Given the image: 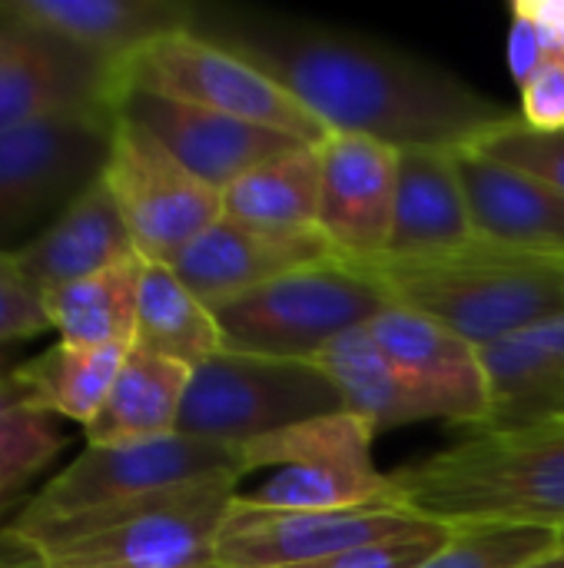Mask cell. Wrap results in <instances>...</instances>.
Segmentation results:
<instances>
[{
  "label": "cell",
  "instance_id": "cell-1",
  "mask_svg": "<svg viewBox=\"0 0 564 568\" xmlns=\"http://www.w3.org/2000/svg\"><path fill=\"white\" fill-rule=\"evenodd\" d=\"M193 30L273 77L329 133L462 150L512 116L462 77L346 27L199 7Z\"/></svg>",
  "mask_w": 564,
  "mask_h": 568
},
{
  "label": "cell",
  "instance_id": "cell-2",
  "mask_svg": "<svg viewBox=\"0 0 564 568\" xmlns=\"http://www.w3.org/2000/svg\"><path fill=\"white\" fill-rule=\"evenodd\" d=\"M396 506L462 526H535L564 532V419L522 429H479L396 473Z\"/></svg>",
  "mask_w": 564,
  "mask_h": 568
},
{
  "label": "cell",
  "instance_id": "cell-3",
  "mask_svg": "<svg viewBox=\"0 0 564 568\" xmlns=\"http://www.w3.org/2000/svg\"><path fill=\"white\" fill-rule=\"evenodd\" d=\"M239 479L60 519H7L0 568H219L216 539Z\"/></svg>",
  "mask_w": 564,
  "mask_h": 568
},
{
  "label": "cell",
  "instance_id": "cell-4",
  "mask_svg": "<svg viewBox=\"0 0 564 568\" xmlns=\"http://www.w3.org/2000/svg\"><path fill=\"white\" fill-rule=\"evenodd\" d=\"M362 263L379 276L392 306L422 313L479 349L564 316V256L472 240L435 256Z\"/></svg>",
  "mask_w": 564,
  "mask_h": 568
},
{
  "label": "cell",
  "instance_id": "cell-5",
  "mask_svg": "<svg viewBox=\"0 0 564 568\" xmlns=\"http://www.w3.org/2000/svg\"><path fill=\"white\" fill-rule=\"evenodd\" d=\"M392 306L362 260H326L213 306L223 349L312 363L332 339Z\"/></svg>",
  "mask_w": 564,
  "mask_h": 568
},
{
  "label": "cell",
  "instance_id": "cell-6",
  "mask_svg": "<svg viewBox=\"0 0 564 568\" xmlns=\"http://www.w3.org/2000/svg\"><path fill=\"white\" fill-rule=\"evenodd\" d=\"M372 439L376 429L346 409L256 439L243 449L233 499L286 513L396 506L392 479L372 459Z\"/></svg>",
  "mask_w": 564,
  "mask_h": 568
},
{
  "label": "cell",
  "instance_id": "cell-7",
  "mask_svg": "<svg viewBox=\"0 0 564 568\" xmlns=\"http://www.w3.org/2000/svg\"><path fill=\"white\" fill-rule=\"evenodd\" d=\"M332 413L342 396L316 363L219 349L193 369L176 433L246 449Z\"/></svg>",
  "mask_w": 564,
  "mask_h": 568
},
{
  "label": "cell",
  "instance_id": "cell-8",
  "mask_svg": "<svg viewBox=\"0 0 564 568\" xmlns=\"http://www.w3.org/2000/svg\"><path fill=\"white\" fill-rule=\"evenodd\" d=\"M126 90L156 93L166 100L193 103L213 113H226L309 146H319L329 130L273 77L249 60L189 30H173L140 47L120 63V97Z\"/></svg>",
  "mask_w": 564,
  "mask_h": 568
},
{
  "label": "cell",
  "instance_id": "cell-9",
  "mask_svg": "<svg viewBox=\"0 0 564 568\" xmlns=\"http://www.w3.org/2000/svg\"><path fill=\"white\" fill-rule=\"evenodd\" d=\"M113 126V110H76L0 130V253L30 243L103 176Z\"/></svg>",
  "mask_w": 564,
  "mask_h": 568
},
{
  "label": "cell",
  "instance_id": "cell-10",
  "mask_svg": "<svg viewBox=\"0 0 564 568\" xmlns=\"http://www.w3.org/2000/svg\"><path fill=\"white\" fill-rule=\"evenodd\" d=\"M239 476L243 449L183 433L126 446H86L70 466L27 496L10 519H60Z\"/></svg>",
  "mask_w": 564,
  "mask_h": 568
},
{
  "label": "cell",
  "instance_id": "cell-11",
  "mask_svg": "<svg viewBox=\"0 0 564 568\" xmlns=\"http://www.w3.org/2000/svg\"><path fill=\"white\" fill-rule=\"evenodd\" d=\"M103 183L113 193L140 256L170 263L223 216V193L189 173L160 140L116 113Z\"/></svg>",
  "mask_w": 564,
  "mask_h": 568
},
{
  "label": "cell",
  "instance_id": "cell-12",
  "mask_svg": "<svg viewBox=\"0 0 564 568\" xmlns=\"http://www.w3.org/2000/svg\"><path fill=\"white\" fill-rule=\"evenodd\" d=\"M425 526L399 506H362V509H256L229 503L216 539L219 568H293L339 552L392 539Z\"/></svg>",
  "mask_w": 564,
  "mask_h": 568
},
{
  "label": "cell",
  "instance_id": "cell-13",
  "mask_svg": "<svg viewBox=\"0 0 564 568\" xmlns=\"http://www.w3.org/2000/svg\"><path fill=\"white\" fill-rule=\"evenodd\" d=\"M7 20H10V37L0 60V130L27 126L76 110L116 113L120 103L116 60L93 53L50 30L20 23L10 13Z\"/></svg>",
  "mask_w": 564,
  "mask_h": 568
},
{
  "label": "cell",
  "instance_id": "cell-14",
  "mask_svg": "<svg viewBox=\"0 0 564 568\" xmlns=\"http://www.w3.org/2000/svg\"><path fill=\"white\" fill-rule=\"evenodd\" d=\"M342 256L319 226L273 230L219 216L193 243H186L166 266L196 293L209 310L259 290L286 273Z\"/></svg>",
  "mask_w": 564,
  "mask_h": 568
},
{
  "label": "cell",
  "instance_id": "cell-15",
  "mask_svg": "<svg viewBox=\"0 0 564 568\" xmlns=\"http://www.w3.org/2000/svg\"><path fill=\"white\" fill-rule=\"evenodd\" d=\"M319 230L346 260L389 253L399 150L362 136L329 133L319 146Z\"/></svg>",
  "mask_w": 564,
  "mask_h": 568
},
{
  "label": "cell",
  "instance_id": "cell-16",
  "mask_svg": "<svg viewBox=\"0 0 564 568\" xmlns=\"http://www.w3.org/2000/svg\"><path fill=\"white\" fill-rule=\"evenodd\" d=\"M116 113L143 126L189 173H196L203 183L216 186L219 193L233 186L243 173L256 170L259 163L289 153L296 146H309L286 133L143 90H126L116 103Z\"/></svg>",
  "mask_w": 564,
  "mask_h": 568
},
{
  "label": "cell",
  "instance_id": "cell-17",
  "mask_svg": "<svg viewBox=\"0 0 564 568\" xmlns=\"http://www.w3.org/2000/svg\"><path fill=\"white\" fill-rule=\"evenodd\" d=\"M369 329L409 383L432 403L439 419L472 426L475 433L485 429L492 396L479 346L406 306H389Z\"/></svg>",
  "mask_w": 564,
  "mask_h": 568
},
{
  "label": "cell",
  "instance_id": "cell-18",
  "mask_svg": "<svg viewBox=\"0 0 564 568\" xmlns=\"http://www.w3.org/2000/svg\"><path fill=\"white\" fill-rule=\"evenodd\" d=\"M455 166L479 240L564 256V196L558 190L472 146L455 150Z\"/></svg>",
  "mask_w": 564,
  "mask_h": 568
},
{
  "label": "cell",
  "instance_id": "cell-19",
  "mask_svg": "<svg viewBox=\"0 0 564 568\" xmlns=\"http://www.w3.org/2000/svg\"><path fill=\"white\" fill-rule=\"evenodd\" d=\"M133 256H140V250L103 176L30 243L10 253L20 276L40 296L103 273Z\"/></svg>",
  "mask_w": 564,
  "mask_h": 568
},
{
  "label": "cell",
  "instance_id": "cell-20",
  "mask_svg": "<svg viewBox=\"0 0 564 568\" xmlns=\"http://www.w3.org/2000/svg\"><path fill=\"white\" fill-rule=\"evenodd\" d=\"M475 236L455 150H399L396 210L386 256H435L469 246Z\"/></svg>",
  "mask_w": 564,
  "mask_h": 568
},
{
  "label": "cell",
  "instance_id": "cell-21",
  "mask_svg": "<svg viewBox=\"0 0 564 568\" xmlns=\"http://www.w3.org/2000/svg\"><path fill=\"white\" fill-rule=\"evenodd\" d=\"M0 7L20 23L66 37L116 63L156 37L189 30L199 17V7L183 0H0Z\"/></svg>",
  "mask_w": 564,
  "mask_h": 568
},
{
  "label": "cell",
  "instance_id": "cell-22",
  "mask_svg": "<svg viewBox=\"0 0 564 568\" xmlns=\"http://www.w3.org/2000/svg\"><path fill=\"white\" fill-rule=\"evenodd\" d=\"M492 416L485 429L564 419V316L519 329L482 349Z\"/></svg>",
  "mask_w": 564,
  "mask_h": 568
},
{
  "label": "cell",
  "instance_id": "cell-23",
  "mask_svg": "<svg viewBox=\"0 0 564 568\" xmlns=\"http://www.w3.org/2000/svg\"><path fill=\"white\" fill-rule=\"evenodd\" d=\"M312 363L339 389L342 409L366 419L376 433L439 419L432 403L389 359L369 326L342 333Z\"/></svg>",
  "mask_w": 564,
  "mask_h": 568
},
{
  "label": "cell",
  "instance_id": "cell-24",
  "mask_svg": "<svg viewBox=\"0 0 564 568\" xmlns=\"http://www.w3.org/2000/svg\"><path fill=\"white\" fill-rule=\"evenodd\" d=\"M189 376V366L133 346L103 409L83 429L86 446H126L176 433Z\"/></svg>",
  "mask_w": 564,
  "mask_h": 568
},
{
  "label": "cell",
  "instance_id": "cell-25",
  "mask_svg": "<svg viewBox=\"0 0 564 568\" xmlns=\"http://www.w3.org/2000/svg\"><path fill=\"white\" fill-rule=\"evenodd\" d=\"M133 346H80L57 339L17 363V379L30 399L60 423L90 426L103 409Z\"/></svg>",
  "mask_w": 564,
  "mask_h": 568
},
{
  "label": "cell",
  "instance_id": "cell-26",
  "mask_svg": "<svg viewBox=\"0 0 564 568\" xmlns=\"http://www.w3.org/2000/svg\"><path fill=\"white\" fill-rule=\"evenodd\" d=\"M146 256L123 260L43 296L57 339L80 346H133Z\"/></svg>",
  "mask_w": 564,
  "mask_h": 568
},
{
  "label": "cell",
  "instance_id": "cell-27",
  "mask_svg": "<svg viewBox=\"0 0 564 568\" xmlns=\"http://www.w3.org/2000/svg\"><path fill=\"white\" fill-rule=\"evenodd\" d=\"M133 346L196 369L223 349V336L213 310L166 263L146 260Z\"/></svg>",
  "mask_w": 564,
  "mask_h": 568
},
{
  "label": "cell",
  "instance_id": "cell-28",
  "mask_svg": "<svg viewBox=\"0 0 564 568\" xmlns=\"http://www.w3.org/2000/svg\"><path fill=\"white\" fill-rule=\"evenodd\" d=\"M319 150L296 146L226 186L223 216L273 230H312L319 226Z\"/></svg>",
  "mask_w": 564,
  "mask_h": 568
},
{
  "label": "cell",
  "instance_id": "cell-29",
  "mask_svg": "<svg viewBox=\"0 0 564 568\" xmlns=\"http://www.w3.org/2000/svg\"><path fill=\"white\" fill-rule=\"evenodd\" d=\"M17 346L0 349V506L20 509L27 486L66 449L57 416L40 409L17 379Z\"/></svg>",
  "mask_w": 564,
  "mask_h": 568
},
{
  "label": "cell",
  "instance_id": "cell-30",
  "mask_svg": "<svg viewBox=\"0 0 564 568\" xmlns=\"http://www.w3.org/2000/svg\"><path fill=\"white\" fill-rule=\"evenodd\" d=\"M562 549V532L535 526H462L419 568H525Z\"/></svg>",
  "mask_w": 564,
  "mask_h": 568
},
{
  "label": "cell",
  "instance_id": "cell-31",
  "mask_svg": "<svg viewBox=\"0 0 564 568\" xmlns=\"http://www.w3.org/2000/svg\"><path fill=\"white\" fill-rule=\"evenodd\" d=\"M472 150L548 183L564 196V130H535L519 113H512Z\"/></svg>",
  "mask_w": 564,
  "mask_h": 568
},
{
  "label": "cell",
  "instance_id": "cell-32",
  "mask_svg": "<svg viewBox=\"0 0 564 568\" xmlns=\"http://www.w3.org/2000/svg\"><path fill=\"white\" fill-rule=\"evenodd\" d=\"M449 539H452L449 526L425 523V526H419L412 532H402V536H392V539H379V542L339 552L332 559H319V562L293 568H419L425 566Z\"/></svg>",
  "mask_w": 564,
  "mask_h": 568
},
{
  "label": "cell",
  "instance_id": "cell-33",
  "mask_svg": "<svg viewBox=\"0 0 564 568\" xmlns=\"http://www.w3.org/2000/svg\"><path fill=\"white\" fill-rule=\"evenodd\" d=\"M50 329L43 296L20 276L10 253H0V349L20 346Z\"/></svg>",
  "mask_w": 564,
  "mask_h": 568
},
{
  "label": "cell",
  "instance_id": "cell-34",
  "mask_svg": "<svg viewBox=\"0 0 564 568\" xmlns=\"http://www.w3.org/2000/svg\"><path fill=\"white\" fill-rule=\"evenodd\" d=\"M519 116L535 130H564V60H545L522 87Z\"/></svg>",
  "mask_w": 564,
  "mask_h": 568
},
{
  "label": "cell",
  "instance_id": "cell-35",
  "mask_svg": "<svg viewBox=\"0 0 564 568\" xmlns=\"http://www.w3.org/2000/svg\"><path fill=\"white\" fill-rule=\"evenodd\" d=\"M548 60L542 33L532 20H525L522 13H512V33H509V67L515 83L522 87L542 63Z\"/></svg>",
  "mask_w": 564,
  "mask_h": 568
},
{
  "label": "cell",
  "instance_id": "cell-36",
  "mask_svg": "<svg viewBox=\"0 0 564 568\" xmlns=\"http://www.w3.org/2000/svg\"><path fill=\"white\" fill-rule=\"evenodd\" d=\"M512 13L539 27L548 60H564V0H515Z\"/></svg>",
  "mask_w": 564,
  "mask_h": 568
},
{
  "label": "cell",
  "instance_id": "cell-37",
  "mask_svg": "<svg viewBox=\"0 0 564 568\" xmlns=\"http://www.w3.org/2000/svg\"><path fill=\"white\" fill-rule=\"evenodd\" d=\"M525 568H564V549H558L555 556H548V559H542V562H532V566Z\"/></svg>",
  "mask_w": 564,
  "mask_h": 568
},
{
  "label": "cell",
  "instance_id": "cell-38",
  "mask_svg": "<svg viewBox=\"0 0 564 568\" xmlns=\"http://www.w3.org/2000/svg\"><path fill=\"white\" fill-rule=\"evenodd\" d=\"M7 37H10V20H7V13L0 10V60H3V50H7Z\"/></svg>",
  "mask_w": 564,
  "mask_h": 568
},
{
  "label": "cell",
  "instance_id": "cell-39",
  "mask_svg": "<svg viewBox=\"0 0 564 568\" xmlns=\"http://www.w3.org/2000/svg\"><path fill=\"white\" fill-rule=\"evenodd\" d=\"M7 513H10V509H3V506H0V519H3V516H7Z\"/></svg>",
  "mask_w": 564,
  "mask_h": 568
},
{
  "label": "cell",
  "instance_id": "cell-40",
  "mask_svg": "<svg viewBox=\"0 0 564 568\" xmlns=\"http://www.w3.org/2000/svg\"><path fill=\"white\" fill-rule=\"evenodd\" d=\"M562 549H564V532H562Z\"/></svg>",
  "mask_w": 564,
  "mask_h": 568
}]
</instances>
